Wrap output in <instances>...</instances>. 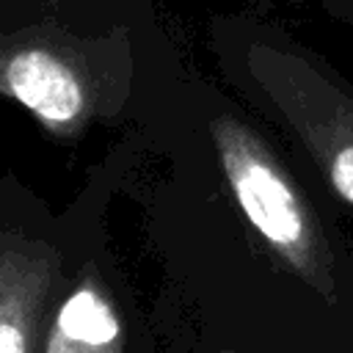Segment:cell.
Wrapping results in <instances>:
<instances>
[{
  "mask_svg": "<svg viewBox=\"0 0 353 353\" xmlns=\"http://www.w3.org/2000/svg\"><path fill=\"white\" fill-rule=\"evenodd\" d=\"M210 132L226 185L268 251L317 295L336 298V259L323 221L276 149L232 113H218Z\"/></svg>",
  "mask_w": 353,
  "mask_h": 353,
  "instance_id": "2",
  "label": "cell"
},
{
  "mask_svg": "<svg viewBox=\"0 0 353 353\" xmlns=\"http://www.w3.org/2000/svg\"><path fill=\"white\" fill-rule=\"evenodd\" d=\"M229 52L248 94L290 130L323 182L353 210V88L270 30L232 33Z\"/></svg>",
  "mask_w": 353,
  "mask_h": 353,
  "instance_id": "1",
  "label": "cell"
},
{
  "mask_svg": "<svg viewBox=\"0 0 353 353\" xmlns=\"http://www.w3.org/2000/svg\"><path fill=\"white\" fill-rule=\"evenodd\" d=\"M0 91L58 138H77L102 108L80 50L44 33H6Z\"/></svg>",
  "mask_w": 353,
  "mask_h": 353,
  "instance_id": "3",
  "label": "cell"
},
{
  "mask_svg": "<svg viewBox=\"0 0 353 353\" xmlns=\"http://www.w3.org/2000/svg\"><path fill=\"white\" fill-rule=\"evenodd\" d=\"M44 353H124V323L99 276L85 270L55 298Z\"/></svg>",
  "mask_w": 353,
  "mask_h": 353,
  "instance_id": "5",
  "label": "cell"
},
{
  "mask_svg": "<svg viewBox=\"0 0 353 353\" xmlns=\"http://www.w3.org/2000/svg\"><path fill=\"white\" fill-rule=\"evenodd\" d=\"M61 284V254L14 229L0 243V353H44Z\"/></svg>",
  "mask_w": 353,
  "mask_h": 353,
  "instance_id": "4",
  "label": "cell"
}]
</instances>
